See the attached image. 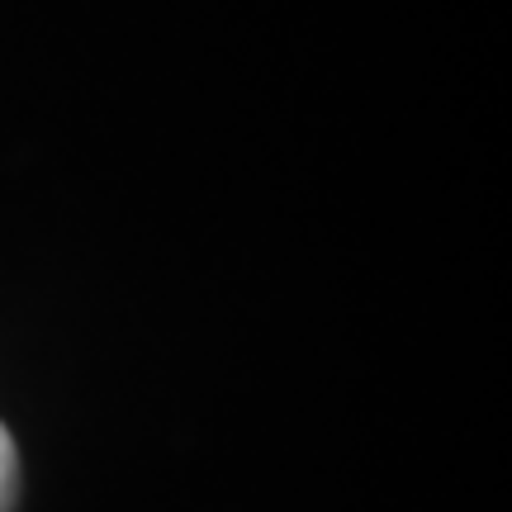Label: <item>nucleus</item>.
<instances>
[{"label":"nucleus","instance_id":"f257e3e1","mask_svg":"<svg viewBox=\"0 0 512 512\" xmlns=\"http://www.w3.org/2000/svg\"><path fill=\"white\" fill-rule=\"evenodd\" d=\"M15 484H19V456L5 422H0V512H10V503H15Z\"/></svg>","mask_w":512,"mask_h":512}]
</instances>
